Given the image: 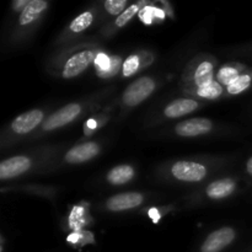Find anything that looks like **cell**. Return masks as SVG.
Returning a JSON list of instances; mask_svg holds the SVG:
<instances>
[{
    "mask_svg": "<svg viewBox=\"0 0 252 252\" xmlns=\"http://www.w3.org/2000/svg\"><path fill=\"white\" fill-rule=\"evenodd\" d=\"M121 68V58L120 57H112L111 58V65L107 70L102 71V73H97L98 76L101 78H111V76L116 75Z\"/></svg>",
    "mask_w": 252,
    "mask_h": 252,
    "instance_id": "603a6c76",
    "label": "cell"
},
{
    "mask_svg": "<svg viewBox=\"0 0 252 252\" xmlns=\"http://www.w3.org/2000/svg\"><path fill=\"white\" fill-rule=\"evenodd\" d=\"M212 127L213 125L207 118H191V120L180 122L175 127V132L180 137H197V135L207 134L211 132Z\"/></svg>",
    "mask_w": 252,
    "mask_h": 252,
    "instance_id": "8992f818",
    "label": "cell"
},
{
    "mask_svg": "<svg viewBox=\"0 0 252 252\" xmlns=\"http://www.w3.org/2000/svg\"><path fill=\"white\" fill-rule=\"evenodd\" d=\"M198 107V102L191 98H181V100L172 101L165 108V116L169 118H177L193 112Z\"/></svg>",
    "mask_w": 252,
    "mask_h": 252,
    "instance_id": "8fae6325",
    "label": "cell"
},
{
    "mask_svg": "<svg viewBox=\"0 0 252 252\" xmlns=\"http://www.w3.org/2000/svg\"><path fill=\"white\" fill-rule=\"evenodd\" d=\"M94 16L90 11H85L76 16L70 24V30L73 32H83L93 24Z\"/></svg>",
    "mask_w": 252,
    "mask_h": 252,
    "instance_id": "ac0fdd59",
    "label": "cell"
},
{
    "mask_svg": "<svg viewBox=\"0 0 252 252\" xmlns=\"http://www.w3.org/2000/svg\"><path fill=\"white\" fill-rule=\"evenodd\" d=\"M98 152H100V148L96 143H84V144L71 148L66 153L65 161L70 162V164H80V162H85L95 158L98 154Z\"/></svg>",
    "mask_w": 252,
    "mask_h": 252,
    "instance_id": "30bf717a",
    "label": "cell"
},
{
    "mask_svg": "<svg viewBox=\"0 0 252 252\" xmlns=\"http://www.w3.org/2000/svg\"><path fill=\"white\" fill-rule=\"evenodd\" d=\"M95 65L97 73H102V71L107 70L111 65V58H108L106 54L100 53L98 56H96L95 58Z\"/></svg>",
    "mask_w": 252,
    "mask_h": 252,
    "instance_id": "cb8c5ba5",
    "label": "cell"
},
{
    "mask_svg": "<svg viewBox=\"0 0 252 252\" xmlns=\"http://www.w3.org/2000/svg\"><path fill=\"white\" fill-rule=\"evenodd\" d=\"M235 182L230 179H223L218 180V181L213 182L207 189V196L209 198L213 199H220L225 198V197L230 196L234 191H235Z\"/></svg>",
    "mask_w": 252,
    "mask_h": 252,
    "instance_id": "7c38bea8",
    "label": "cell"
},
{
    "mask_svg": "<svg viewBox=\"0 0 252 252\" xmlns=\"http://www.w3.org/2000/svg\"><path fill=\"white\" fill-rule=\"evenodd\" d=\"M143 196L137 192H127V193H120L111 197L107 201L106 206L112 212H122L127 209L135 208L143 203Z\"/></svg>",
    "mask_w": 252,
    "mask_h": 252,
    "instance_id": "9c48e42d",
    "label": "cell"
},
{
    "mask_svg": "<svg viewBox=\"0 0 252 252\" xmlns=\"http://www.w3.org/2000/svg\"><path fill=\"white\" fill-rule=\"evenodd\" d=\"M95 54L91 51H83L74 54L66 61L65 65H64L63 78L71 79L74 76H78L88 68L91 62L95 61Z\"/></svg>",
    "mask_w": 252,
    "mask_h": 252,
    "instance_id": "5b68a950",
    "label": "cell"
},
{
    "mask_svg": "<svg viewBox=\"0 0 252 252\" xmlns=\"http://www.w3.org/2000/svg\"><path fill=\"white\" fill-rule=\"evenodd\" d=\"M213 80V65L209 62H203L198 65L194 73V83L199 88L211 84Z\"/></svg>",
    "mask_w": 252,
    "mask_h": 252,
    "instance_id": "9a60e30c",
    "label": "cell"
},
{
    "mask_svg": "<svg viewBox=\"0 0 252 252\" xmlns=\"http://www.w3.org/2000/svg\"><path fill=\"white\" fill-rule=\"evenodd\" d=\"M80 111L81 107L78 103H69V105L64 106V107L56 111L53 115H51L46 121H44L43 129L52 130L68 125L69 122H71V121H74L78 117Z\"/></svg>",
    "mask_w": 252,
    "mask_h": 252,
    "instance_id": "277c9868",
    "label": "cell"
},
{
    "mask_svg": "<svg viewBox=\"0 0 252 252\" xmlns=\"http://www.w3.org/2000/svg\"><path fill=\"white\" fill-rule=\"evenodd\" d=\"M251 85V76L249 75H240L234 83H231L228 86V93L231 95H238L243 91L248 90Z\"/></svg>",
    "mask_w": 252,
    "mask_h": 252,
    "instance_id": "d6986e66",
    "label": "cell"
},
{
    "mask_svg": "<svg viewBox=\"0 0 252 252\" xmlns=\"http://www.w3.org/2000/svg\"><path fill=\"white\" fill-rule=\"evenodd\" d=\"M155 90V81L152 78H140L130 84L123 93V103L128 107L139 105L140 102L149 97Z\"/></svg>",
    "mask_w": 252,
    "mask_h": 252,
    "instance_id": "6da1fadb",
    "label": "cell"
},
{
    "mask_svg": "<svg viewBox=\"0 0 252 252\" xmlns=\"http://www.w3.org/2000/svg\"><path fill=\"white\" fill-rule=\"evenodd\" d=\"M235 231L234 229L229 228V226H224V228L218 229V230L213 231L207 239L204 240L203 245H202V252H220L226 246L230 245L235 239Z\"/></svg>",
    "mask_w": 252,
    "mask_h": 252,
    "instance_id": "7a4b0ae2",
    "label": "cell"
},
{
    "mask_svg": "<svg viewBox=\"0 0 252 252\" xmlns=\"http://www.w3.org/2000/svg\"><path fill=\"white\" fill-rule=\"evenodd\" d=\"M246 170H248L249 174H250L252 176V157L250 158V159H249L248 164H246Z\"/></svg>",
    "mask_w": 252,
    "mask_h": 252,
    "instance_id": "484cf974",
    "label": "cell"
},
{
    "mask_svg": "<svg viewBox=\"0 0 252 252\" xmlns=\"http://www.w3.org/2000/svg\"><path fill=\"white\" fill-rule=\"evenodd\" d=\"M126 5H127L126 0H107L105 2V9L107 10L108 14L118 15L120 16L125 11Z\"/></svg>",
    "mask_w": 252,
    "mask_h": 252,
    "instance_id": "7402d4cb",
    "label": "cell"
},
{
    "mask_svg": "<svg viewBox=\"0 0 252 252\" xmlns=\"http://www.w3.org/2000/svg\"><path fill=\"white\" fill-rule=\"evenodd\" d=\"M43 120V112L39 110H32L17 116L12 122L11 128L17 134H26L37 127Z\"/></svg>",
    "mask_w": 252,
    "mask_h": 252,
    "instance_id": "ba28073f",
    "label": "cell"
},
{
    "mask_svg": "<svg viewBox=\"0 0 252 252\" xmlns=\"http://www.w3.org/2000/svg\"><path fill=\"white\" fill-rule=\"evenodd\" d=\"M172 175L177 180L186 182L201 181L206 177L207 169L201 164L192 161H179L172 166Z\"/></svg>",
    "mask_w": 252,
    "mask_h": 252,
    "instance_id": "3957f363",
    "label": "cell"
},
{
    "mask_svg": "<svg viewBox=\"0 0 252 252\" xmlns=\"http://www.w3.org/2000/svg\"><path fill=\"white\" fill-rule=\"evenodd\" d=\"M31 166V160L26 157H14L10 159L4 160L0 164V179L10 180L14 177L20 176Z\"/></svg>",
    "mask_w": 252,
    "mask_h": 252,
    "instance_id": "52a82bcc",
    "label": "cell"
},
{
    "mask_svg": "<svg viewBox=\"0 0 252 252\" xmlns=\"http://www.w3.org/2000/svg\"><path fill=\"white\" fill-rule=\"evenodd\" d=\"M201 97L209 98V100H214V98H218L219 96L223 94V86L218 83V81H212L208 85L203 86V88H199L197 91Z\"/></svg>",
    "mask_w": 252,
    "mask_h": 252,
    "instance_id": "e0dca14e",
    "label": "cell"
},
{
    "mask_svg": "<svg viewBox=\"0 0 252 252\" xmlns=\"http://www.w3.org/2000/svg\"><path fill=\"white\" fill-rule=\"evenodd\" d=\"M47 6H48V4L46 1H43V0H32V1H30L22 9V12L19 19L20 25L25 26V25H29L31 22H33L47 9Z\"/></svg>",
    "mask_w": 252,
    "mask_h": 252,
    "instance_id": "4fadbf2b",
    "label": "cell"
},
{
    "mask_svg": "<svg viewBox=\"0 0 252 252\" xmlns=\"http://www.w3.org/2000/svg\"><path fill=\"white\" fill-rule=\"evenodd\" d=\"M134 176V169L129 165H120V166H116L108 172L107 180L111 185H116V186H120V185L127 184L128 181L133 179Z\"/></svg>",
    "mask_w": 252,
    "mask_h": 252,
    "instance_id": "5bb4252c",
    "label": "cell"
},
{
    "mask_svg": "<svg viewBox=\"0 0 252 252\" xmlns=\"http://www.w3.org/2000/svg\"><path fill=\"white\" fill-rule=\"evenodd\" d=\"M139 10H140L139 4H134L132 5V6H129L117 17V20H116V25H117L118 27H123L130 19H132L133 16H134L135 14H137L138 11H139Z\"/></svg>",
    "mask_w": 252,
    "mask_h": 252,
    "instance_id": "44dd1931",
    "label": "cell"
},
{
    "mask_svg": "<svg viewBox=\"0 0 252 252\" xmlns=\"http://www.w3.org/2000/svg\"><path fill=\"white\" fill-rule=\"evenodd\" d=\"M149 214H150V217H152V218L154 219L155 221H158V220H159V212H158L157 209H155V208L150 209Z\"/></svg>",
    "mask_w": 252,
    "mask_h": 252,
    "instance_id": "d4e9b609",
    "label": "cell"
},
{
    "mask_svg": "<svg viewBox=\"0 0 252 252\" xmlns=\"http://www.w3.org/2000/svg\"><path fill=\"white\" fill-rule=\"evenodd\" d=\"M239 76H240V74H239L238 69L233 68V66H223V68L218 71L217 81H218L220 85L229 86L231 83H234Z\"/></svg>",
    "mask_w": 252,
    "mask_h": 252,
    "instance_id": "2e32d148",
    "label": "cell"
},
{
    "mask_svg": "<svg viewBox=\"0 0 252 252\" xmlns=\"http://www.w3.org/2000/svg\"><path fill=\"white\" fill-rule=\"evenodd\" d=\"M140 58L138 54H132L125 61L122 65V73L125 76H132L139 70Z\"/></svg>",
    "mask_w": 252,
    "mask_h": 252,
    "instance_id": "ffe728a7",
    "label": "cell"
}]
</instances>
